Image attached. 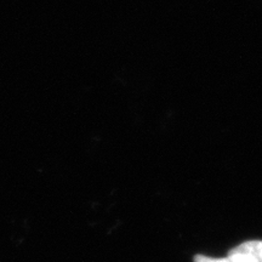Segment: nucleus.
I'll use <instances>...</instances> for the list:
<instances>
[{
  "mask_svg": "<svg viewBox=\"0 0 262 262\" xmlns=\"http://www.w3.org/2000/svg\"><path fill=\"white\" fill-rule=\"evenodd\" d=\"M194 262H253V260L247 255L228 253V256L226 257H209L204 255H195Z\"/></svg>",
  "mask_w": 262,
  "mask_h": 262,
  "instance_id": "f03ea898",
  "label": "nucleus"
},
{
  "mask_svg": "<svg viewBox=\"0 0 262 262\" xmlns=\"http://www.w3.org/2000/svg\"><path fill=\"white\" fill-rule=\"evenodd\" d=\"M229 253L247 255L253 262H262V241H248L229 250Z\"/></svg>",
  "mask_w": 262,
  "mask_h": 262,
  "instance_id": "f257e3e1",
  "label": "nucleus"
}]
</instances>
